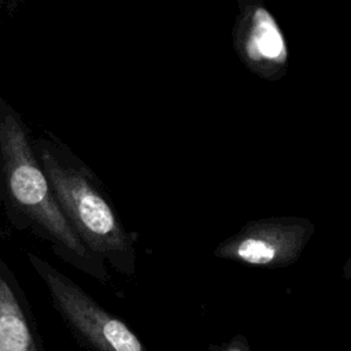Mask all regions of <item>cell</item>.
I'll return each mask as SVG.
<instances>
[{"label": "cell", "instance_id": "cell-5", "mask_svg": "<svg viewBox=\"0 0 351 351\" xmlns=\"http://www.w3.org/2000/svg\"><path fill=\"white\" fill-rule=\"evenodd\" d=\"M0 351H43L21 289L0 259Z\"/></svg>", "mask_w": 351, "mask_h": 351}, {"label": "cell", "instance_id": "cell-9", "mask_svg": "<svg viewBox=\"0 0 351 351\" xmlns=\"http://www.w3.org/2000/svg\"><path fill=\"white\" fill-rule=\"evenodd\" d=\"M343 276H344L346 280L351 281V256L348 258V261L343 266Z\"/></svg>", "mask_w": 351, "mask_h": 351}, {"label": "cell", "instance_id": "cell-2", "mask_svg": "<svg viewBox=\"0 0 351 351\" xmlns=\"http://www.w3.org/2000/svg\"><path fill=\"white\" fill-rule=\"evenodd\" d=\"M0 176L11 204L80 261L95 258L62 213L19 114L0 96Z\"/></svg>", "mask_w": 351, "mask_h": 351}, {"label": "cell", "instance_id": "cell-7", "mask_svg": "<svg viewBox=\"0 0 351 351\" xmlns=\"http://www.w3.org/2000/svg\"><path fill=\"white\" fill-rule=\"evenodd\" d=\"M208 351H251V348L245 336L234 335L228 343H223L221 346L211 344L208 347Z\"/></svg>", "mask_w": 351, "mask_h": 351}, {"label": "cell", "instance_id": "cell-6", "mask_svg": "<svg viewBox=\"0 0 351 351\" xmlns=\"http://www.w3.org/2000/svg\"><path fill=\"white\" fill-rule=\"evenodd\" d=\"M247 52L252 59L282 62L287 58V47L282 34L273 16L259 8L254 12Z\"/></svg>", "mask_w": 351, "mask_h": 351}, {"label": "cell", "instance_id": "cell-4", "mask_svg": "<svg viewBox=\"0 0 351 351\" xmlns=\"http://www.w3.org/2000/svg\"><path fill=\"white\" fill-rule=\"evenodd\" d=\"M304 217H269L244 223L221 241L214 256L244 265L281 269L295 263L314 234Z\"/></svg>", "mask_w": 351, "mask_h": 351}, {"label": "cell", "instance_id": "cell-1", "mask_svg": "<svg viewBox=\"0 0 351 351\" xmlns=\"http://www.w3.org/2000/svg\"><path fill=\"white\" fill-rule=\"evenodd\" d=\"M33 149L62 213L89 252L118 271L133 274L137 234L125 230L89 170L59 143L38 138Z\"/></svg>", "mask_w": 351, "mask_h": 351}, {"label": "cell", "instance_id": "cell-8", "mask_svg": "<svg viewBox=\"0 0 351 351\" xmlns=\"http://www.w3.org/2000/svg\"><path fill=\"white\" fill-rule=\"evenodd\" d=\"M26 0H0V15H12Z\"/></svg>", "mask_w": 351, "mask_h": 351}, {"label": "cell", "instance_id": "cell-3", "mask_svg": "<svg viewBox=\"0 0 351 351\" xmlns=\"http://www.w3.org/2000/svg\"><path fill=\"white\" fill-rule=\"evenodd\" d=\"M27 259L63 318L95 351H145L125 322L99 306L74 281L34 254L27 252Z\"/></svg>", "mask_w": 351, "mask_h": 351}]
</instances>
